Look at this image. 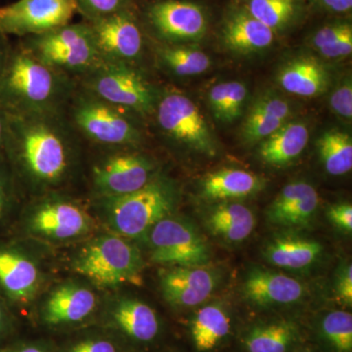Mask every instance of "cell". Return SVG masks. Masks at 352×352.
<instances>
[{"label":"cell","instance_id":"83f0119b","mask_svg":"<svg viewBox=\"0 0 352 352\" xmlns=\"http://www.w3.org/2000/svg\"><path fill=\"white\" fill-rule=\"evenodd\" d=\"M155 46L157 65L177 78L201 75L212 65L208 55L191 46L157 43Z\"/></svg>","mask_w":352,"mask_h":352},{"label":"cell","instance_id":"836d02e7","mask_svg":"<svg viewBox=\"0 0 352 352\" xmlns=\"http://www.w3.org/2000/svg\"><path fill=\"white\" fill-rule=\"evenodd\" d=\"M288 120L278 118L271 113L252 110L243 124L242 135L247 143H256L270 138Z\"/></svg>","mask_w":352,"mask_h":352},{"label":"cell","instance_id":"6da1fadb","mask_svg":"<svg viewBox=\"0 0 352 352\" xmlns=\"http://www.w3.org/2000/svg\"><path fill=\"white\" fill-rule=\"evenodd\" d=\"M80 140L65 111L8 113L3 153L13 175L43 195L68 182L78 161Z\"/></svg>","mask_w":352,"mask_h":352},{"label":"cell","instance_id":"603a6c76","mask_svg":"<svg viewBox=\"0 0 352 352\" xmlns=\"http://www.w3.org/2000/svg\"><path fill=\"white\" fill-rule=\"evenodd\" d=\"M252 17L274 32L286 34L302 24L309 12L307 0H235Z\"/></svg>","mask_w":352,"mask_h":352},{"label":"cell","instance_id":"f546056e","mask_svg":"<svg viewBox=\"0 0 352 352\" xmlns=\"http://www.w3.org/2000/svg\"><path fill=\"white\" fill-rule=\"evenodd\" d=\"M298 338V330L288 321L252 328L245 338L248 352H288Z\"/></svg>","mask_w":352,"mask_h":352},{"label":"cell","instance_id":"ab89813d","mask_svg":"<svg viewBox=\"0 0 352 352\" xmlns=\"http://www.w3.org/2000/svg\"><path fill=\"white\" fill-rule=\"evenodd\" d=\"M309 10L330 15H349L352 10V0H307Z\"/></svg>","mask_w":352,"mask_h":352},{"label":"cell","instance_id":"b9f144b4","mask_svg":"<svg viewBox=\"0 0 352 352\" xmlns=\"http://www.w3.org/2000/svg\"><path fill=\"white\" fill-rule=\"evenodd\" d=\"M329 219L346 232L352 230V206L351 204H339L333 206L328 212Z\"/></svg>","mask_w":352,"mask_h":352},{"label":"cell","instance_id":"f1b7e54d","mask_svg":"<svg viewBox=\"0 0 352 352\" xmlns=\"http://www.w3.org/2000/svg\"><path fill=\"white\" fill-rule=\"evenodd\" d=\"M230 332V318L217 305H210L197 311L191 323V336L197 351H212Z\"/></svg>","mask_w":352,"mask_h":352},{"label":"cell","instance_id":"74e56055","mask_svg":"<svg viewBox=\"0 0 352 352\" xmlns=\"http://www.w3.org/2000/svg\"><path fill=\"white\" fill-rule=\"evenodd\" d=\"M251 109L271 113V115L276 116L285 120H289L292 115V107L289 102L283 97L272 94L261 95L252 103Z\"/></svg>","mask_w":352,"mask_h":352},{"label":"cell","instance_id":"7402d4cb","mask_svg":"<svg viewBox=\"0 0 352 352\" xmlns=\"http://www.w3.org/2000/svg\"><path fill=\"white\" fill-rule=\"evenodd\" d=\"M285 91L300 97L320 96L330 85V74L312 57H298L280 69L277 76Z\"/></svg>","mask_w":352,"mask_h":352},{"label":"cell","instance_id":"8992f818","mask_svg":"<svg viewBox=\"0 0 352 352\" xmlns=\"http://www.w3.org/2000/svg\"><path fill=\"white\" fill-rule=\"evenodd\" d=\"M20 41L41 63L76 80L101 62L91 28L85 20Z\"/></svg>","mask_w":352,"mask_h":352},{"label":"cell","instance_id":"681fc988","mask_svg":"<svg viewBox=\"0 0 352 352\" xmlns=\"http://www.w3.org/2000/svg\"><path fill=\"white\" fill-rule=\"evenodd\" d=\"M305 352H310V351H305Z\"/></svg>","mask_w":352,"mask_h":352},{"label":"cell","instance_id":"3957f363","mask_svg":"<svg viewBox=\"0 0 352 352\" xmlns=\"http://www.w3.org/2000/svg\"><path fill=\"white\" fill-rule=\"evenodd\" d=\"M65 113L80 138L95 145L138 147L142 143L141 116L109 103L78 85Z\"/></svg>","mask_w":352,"mask_h":352},{"label":"cell","instance_id":"e575fe53","mask_svg":"<svg viewBox=\"0 0 352 352\" xmlns=\"http://www.w3.org/2000/svg\"><path fill=\"white\" fill-rule=\"evenodd\" d=\"M78 13L91 21L135 6V0H76Z\"/></svg>","mask_w":352,"mask_h":352},{"label":"cell","instance_id":"4dcf8cb0","mask_svg":"<svg viewBox=\"0 0 352 352\" xmlns=\"http://www.w3.org/2000/svg\"><path fill=\"white\" fill-rule=\"evenodd\" d=\"M319 156L329 175H346L352 168L351 135L339 129L324 132L317 142Z\"/></svg>","mask_w":352,"mask_h":352},{"label":"cell","instance_id":"d4e9b609","mask_svg":"<svg viewBox=\"0 0 352 352\" xmlns=\"http://www.w3.org/2000/svg\"><path fill=\"white\" fill-rule=\"evenodd\" d=\"M308 140L309 131L307 124L298 120H288L261 142L259 157L270 166H287L302 154Z\"/></svg>","mask_w":352,"mask_h":352},{"label":"cell","instance_id":"2e32d148","mask_svg":"<svg viewBox=\"0 0 352 352\" xmlns=\"http://www.w3.org/2000/svg\"><path fill=\"white\" fill-rule=\"evenodd\" d=\"M219 38L226 50L249 55L270 48L277 36L234 0L222 17Z\"/></svg>","mask_w":352,"mask_h":352},{"label":"cell","instance_id":"f6af8a7d","mask_svg":"<svg viewBox=\"0 0 352 352\" xmlns=\"http://www.w3.org/2000/svg\"><path fill=\"white\" fill-rule=\"evenodd\" d=\"M10 50L11 44L9 43L8 36L0 31V75L6 66Z\"/></svg>","mask_w":352,"mask_h":352},{"label":"cell","instance_id":"277c9868","mask_svg":"<svg viewBox=\"0 0 352 352\" xmlns=\"http://www.w3.org/2000/svg\"><path fill=\"white\" fill-rule=\"evenodd\" d=\"M177 199L175 183L157 173L133 193L97 201L113 234L126 239H138L146 236L157 222L173 214Z\"/></svg>","mask_w":352,"mask_h":352},{"label":"cell","instance_id":"8d00e7d4","mask_svg":"<svg viewBox=\"0 0 352 352\" xmlns=\"http://www.w3.org/2000/svg\"><path fill=\"white\" fill-rule=\"evenodd\" d=\"M14 200V175L6 155L0 151V222L10 212Z\"/></svg>","mask_w":352,"mask_h":352},{"label":"cell","instance_id":"d6a6232c","mask_svg":"<svg viewBox=\"0 0 352 352\" xmlns=\"http://www.w3.org/2000/svg\"><path fill=\"white\" fill-rule=\"evenodd\" d=\"M321 330L336 351H352V315L349 312L331 311L322 320Z\"/></svg>","mask_w":352,"mask_h":352},{"label":"cell","instance_id":"4fadbf2b","mask_svg":"<svg viewBox=\"0 0 352 352\" xmlns=\"http://www.w3.org/2000/svg\"><path fill=\"white\" fill-rule=\"evenodd\" d=\"M150 258L168 266H206L210 250L195 228L182 219L168 217L146 234Z\"/></svg>","mask_w":352,"mask_h":352},{"label":"cell","instance_id":"e0dca14e","mask_svg":"<svg viewBox=\"0 0 352 352\" xmlns=\"http://www.w3.org/2000/svg\"><path fill=\"white\" fill-rule=\"evenodd\" d=\"M43 283L38 263L17 248L0 247V289L13 302H32Z\"/></svg>","mask_w":352,"mask_h":352},{"label":"cell","instance_id":"bcb514c9","mask_svg":"<svg viewBox=\"0 0 352 352\" xmlns=\"http://www.w3.org/2000/svg\"><path fill=\"white\" fill-rule=\"evenodd\" d=\"M8 129V113L0 106V151L3 152Z\"/></svg>","mask_w":352,"mask_h":352},{"label":"cell","instance_id":"30bf717a","mask_svg":"<svg viewBox=\"0 0 352 352\" xmlns=\"http://www.w3.org/2000/svg\"><path fill=\"white\" fill-rule=\"evenodd\" d=\"M107 153L94 162L92 190L97 200L117 198L144 187L157 175V164L133 147H103Z\"/></svg>","mask_w":352,"mask_h":352},{"label":"cell","instance_id":"cb8c5ba5","mask_svg":"<svg viewBox=\"0 0 352 352\" xmlns=\"http://www.w3.org/2000/svg\"><path fill=\"white\" fill-rule=\"evenodd\" d=\"M264 187L263 178L239 168H221L201 182V196L207 200L229 201L247 198Z\"/></svg>","mask_w":352,"mask_h":352},{"label":"cell","instance_id":"7bdbcfd3","mask_svg":"<svg viewBox=\"0 0 352 352\" xmlns=\"http://www.w3.org/2000/svg\"><path fill=\"white\" fill-rule=\"evenodd\" d=\"M68 352H118L115 344L107 340H83L74 344Z\"/></svg>","mask_w":352,"mask_h":352},{"label":"cell","instance_id":"7a4b0ae2","mask_svg":"<svg viewBox=\"0 0 352 352\" xmlns=\"http://www.w3.org/2000/svg\"><path fill=\"white\" fill-rule=\"evenodd\" d=\"M78 82L41 63L19 43L11 45L0 75V106L8 113L66 110Z\"/></svg>","mask_w":352,"mask_h":352},{"label":"cell","instance_id":"9c48e42d","mask_svg":"<svg viewBox=\"0 0 352 352\" xmlns=\"http://www.w3.org/2000/svg\"><path fill=\"white\" fill-rule=\"evenodd\" d=\"M138 14L146 34L157 44L188 45L210 30L207 7L192 0H155Z\"/></svg>","mask_w":352,"mask_h":352},{"label":"cell","instance_id":"d590c367","mask_svg":"<svg viewBox=\"0 0 352 352\" xmlns=\"http://www.w3.org/2000/svg\"><path fill=\"white\" fill-rule=\"evenodd\" d=\"M351 29V21L346 19V18H337V19H333L321 25L312 32L309 38L310 45L314 50H320L322 47H325V46L335 43L342 34H346L347 31Z\"/></svg>","mask_w":352,"mask_h":352},{"label":"cell","instance_id":"7dc6e473","mask_svg":"<svg viewBox=\"0 0 352 352\" xmlns=\"http://www.w3.org/2000/svg\"><path fill=\"white\" fill-rule=\"evenodd\" d=\"M6 312L4 309L3 305H2L1 300H0V335H1L2 331H3L4 326H6Z\"/></svg>","mask_w":352,"mask_h":352},{"label":"cell","instance_id":"5bb4252c","mask_svg":"<svg viewBox=\"0 0 352 352\" xmlns=\"http://www.w3.org/2000/svg\"><path fill=\"white\" fill-rule=\"evenodd\" d=\"M78 14L76 0H17L0 6V31L19 38L69 24Z\"/></svg>","mask_w":352,"mask_h":352},{"label":"cell","instance_id":"4316f807","mask_svg":"<svg viewBox=\"0 0 352 352\" xmlns=\"http://www.w3.org/2000/svg\"><path fill=\"white\" fill-rule=\"evenodd\" d=\"M323 251L317 241L300 237H279L266 247L264 256L270 263L286 270H302L314 264Z\"/></svg>","mask_w":352,"mask_h":352},{"label":"cell","instance_id":"d6986e66","mask_svg":"<svg viewBox=\"0 0 352 352\" xmlns=\"http://www.w3.org/2000/svg\"><path fill=\"white\" fill-rule=\"evenodd\" d=\"M243 294L254 305L270 307L298 302L305 296V288L295 278L274 271L254 270L245 278Z\"/></svg>","mask_w":352,"mask_h":352},{"label":"cell","instance_id":"1f68e13d","mask_svg":"<svg viewBox=\"0 0 352 352\" xmlns=\"http://www.w3.org/2000/svg\"><path fill=\"white\" fill-rule=\"evenodd\" d=\"M248 96L249 91L245 83L220 82L208 92V103L217 120L230 124L243 115Z\"/></svg>","mask_w":352,"mask_h":352},{"label":"cell","instance_id":"ffe728a7","mask_svg":"<svg viewBox=\"0 0 352 352\" xmlns=\"http://www.w3.org/2000/svg\"><path fill=\"white\" fill-rule=\"evenodd\" d=\"M319 206V195L312 185L296 182L286 185L267 210L272 223L283 226H307Z\"/></svg>","mask_w":352,"mask_h":352},{"label":"cell","instance_id":"9a60e30c","mask_svg":"<svg viewBox=\"0 0 352 352\" xmlns=\"http://www.w3.org/2000/svg\"><path fill=\"white\" fill-rule=\"evenodd\" d=\"M217 283V275L204 266H170L160 272L164 300L178 308L201 305L212 296Z\"/></svg>","mask_w":352,"mask_h":352},{"label":"cell","instance_id":"ba28073f","mask_svg":"<svg viewBox=\"0 0 352 352\" xmlns=\"http://www.w3.org/2000/svg\"><path fill=\"white\" fill-rule=\"evenodd\" d=\"M160 133L170 142L214 157L217 143L200 109L186 94L173 87L161 90L153 115Z\"/></svg>","mask_w":352,"mask_h":352},{"label":"cell","instance_id":"60d3db41","mask_svg":"<svg viewBox=\"0 0 352 352\" xmlns=\"http://www.w3.org/2000/svg\"><path fill=\"white\" fill-rule=\"evenodd\" d=\"M317 51L326 59H340L349 56L352 52V29L342 34L335 43Z\"/></svg>","mask_w":352,"mask_h":352},{"label":"cell","instance_id":"8fae6325","mask_svg":"<svg viewBox=\"0 0 352 352\" xmlns=\"http://www.w3.org/2000/svg\"><path fill=\"white\" fill-rule=\"evenodd\" d=\"M25 217V228L32 237L65 243L82 239L94 231V220L76 201L57 194H43Z\"/></svg>","mask_w":352,"mask_h":352},{"label":"cell","instance_id":"c3c4849f","mask_svg":"<svg viewBox=\"0 0 352 352\" xmlns=\"http://www.w3.org/2000/svg\"><path fill=\"white\" fill-rule=\"evenodd\" d=\"M13 352H46L41 347L36 346H27L21 347V349H17V351Z\"/></svg>","mask_w":352,"mask_h":352},{"label":"cell","instance_id":"52a82bcc","mask_svg":"<svg viewBox=\"0 0 352 352\" xmlns=\"http://www.w3.org/2000/svg\"><path fill=\"white\" fill-rule=\"evenodd\" d=\"M76 82L99 98L142 118L152 117L162 90L140 67L112 62L101 61Z\"/></svg>","mask_w":352,"mask_h":352},{"label":"cell","instance_id":"7c38bea8","mask_svg":"<svg viewBox=\"0 0 352 352\" xmlns=\"http://www.w3.org/2000/svg\"><path fill=\"white\" fill-rule=\"evenodd\" d=\"M87 22L101 61L140 67L147 34L136 6Z\"/></svg>","mask_w":352,"mask_h":352},{"label":"cell","instance_id":"f35d334b","mask_svg":"<svg viewBox=\"0 0 352 352\" xmlns=\"http://www.w3.org/2000/svg\"><path fill=\"white\" fill-rule=\"evenodd\" d=\"M330 107L333 113L346 120L352 118L351 78H346L339 87H336L330 96Z\"/></svg>","mask_w":352,"mask_h":352},{"label":"cell","instance_id":"484cf974","mask_svg":"<svg viewBox=\"0 0 352 352\" xmlns=\"http://www.w3.org/2000/svg\"><path fill=\"white\" fill-rule=\"evenodd\" d=\"M207 226L217 237L227 242L239 243L249 238L254 231L256 217L244 205L221 204L210 210Z\"/></svg>","mask_w":352,"mask_h":352},{"label":"cell","instance_id":"ac0fdd59","mask_svg":"<svg viewBox=\"0 0 352 352\" xmlns=\"http://www.w3.org/2000/svg\"><path fill=\"white\" fill-rule=\"evenodd\" d=\"M97 307V296L87 286L67 282L57 286L44 300L41 315L50 326L80 323Z\"/></svg>","mask_w":352,"mask_h":352},{"label":"cell","instance_id":"ee69618b","mask_svg":"<svg viewBox=\"0 0 352 352\" xmlns=\"http://www.w3.org/2000/svg\"><path fill=\"white\" fill-rule=\"evenodd\" d=\"M338 298L346 305L351 307L352 303V267L347 265L338 278L336 285Z\"/></svg>","mask_w":352,"mask_h":352},{"label":"cell","instance_id":"5b68a950","mask_svg":"<svg viewBox=\"0 0 352 352\" xmlns=\"http://www.w3.org/2000/svg\"><path fill=\"white\" fill-rule=\"evenodd\" d=\"M73 268L100 288L142 284L140 252L117 234L99 236L87 242L76 252Z\"/></svg>","mask_w":352,"mask_h":352},{"label":"cell","instance_id":"44dd1931","mask_svg":"<svg viewBox=\"0 0 352 352\" xmlns=\"http://www.w3.org/2000/svg\"><path fill=\"white\" fill-rule=\"evenodd\" d=\"M109 317L113 326L136 342H151L160 332L156 311L136 298H122L116 300L109 310Z\"/></svg>","mask_w":352,"mask_h":352}]
</instances>
